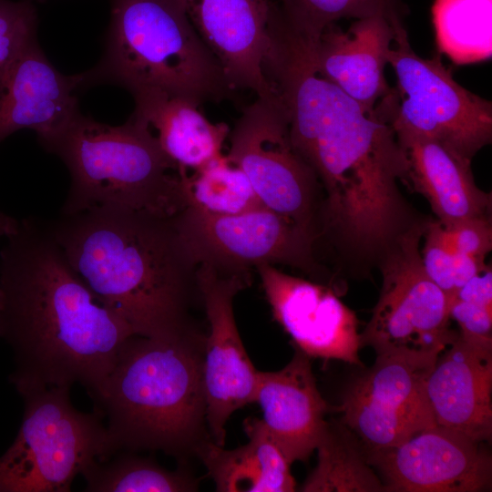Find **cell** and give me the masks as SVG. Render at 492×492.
I'll list each match as a JSON object with an SVG mask.
<instances>
[{"instance_id":"cell-14","label":"cell","mask_w":492,"mask_h":492,"mask_svg":"<svg viewBox=\"0 0 492 492\" xmlns=\"http://www.w3.org/2000/svg\"><path fill=\"white\" fill-rule=\"evenodd\" d=\"M274 319L310 358L363 366L355 313L331 286L289 275L271 264L256 267Z\"/></svg>"},{"instance_id":"cell-8","label":"cell","mask_w":492,"mask_h":492,"mask_svg":"<svg viewBox=\"0 0 492 492\" xmlns=\"http://www.w3.org/2000/svg\"><path fill=\"white\" fill-rule=\"evenodd\" d=\"M429 220L403 233L378 262L383 284L361 348L376 355H439L458 333L449 328L447 295L426 275L419 251Z\"/></svg>"},{"instance_id":"cell-24","label":"cell","mask_w":492,"mask_h":492,"mask_svg":"<svg viewBox=\"0 0 492 492\" xmlns=\"http://www.w3.org/2000/svg\"><path fill=\"white\" fill-rule=\"evenodd\" d=\"M432 17L438 50L454 63L491 56L492 0H435Z\"/></svg>"},{"instance_id":"cell-9","label":"cell","mask_w":492,"mask_h":492,"mask_svg":"<svg viewBox=\"0 0 492 492\" xmlns=\"http://www.w3.org/2000/svg\"><path fill=\"white\" fill-rule=\"evenodd\" d=\"M226 155L247 176L261 203L318 240L321 186L293 149L278 96L257 97L230 131Z\"/></svg>"},{"instance_id":"cell-33","label":"cell","mask_w":492,"mask_h":492,"mask_svg":"<svg viewBox=\"0 0 492 492\" xmlns=\"http://www.w3.org/2000/svg\"><path fill=\"white\" fill-rule=\"evenodd\" d=\"M16 222V219L0 211V226L13 228L15 226Z\"/></svg>"},{"instance_id":"cell-25","label":"cell","mask_w":492,"mask_h":492,"mask_svg":"<svg viewBox=\"0 0 492 492\" xmlns=\"http://www.w3.org/2000/svg\"><path fill=\"white\" fill-rule=\"evenodd\" d=\"M179 173L186 206L219 215L263 206L245 173L227 156L221 155L191 175Z\"/></svg>"},{"instance_id":"cell-32","label":"cell","mask_w":492,"mask_h":492,"mask_svg":"<svg viewBox=\"0 0 492 492\" xmlns=\"http://www.w3.org/2000/svg\"><path fill=\"white\" fill-rule=\"evenodd\" d=\"M453 299L492 310V271L490 266L457 289L449 301Z\"/></svg>"},{"instance_id":"cell-31","label":"cell","mask_w":492,"mask_h":492,"mask_svg":"<svg viewBox=\"0 0 492 492\" xmlns=\"http://www.w3.org/2000/svg\"><path fill=\"white\" fill-rule=\"evenodd\" d=\"M449 318L456 322L460 338L492 344V310L453 299L449 301Z\"/></svg>"},{"instance_id":"cell-26","label":"cell","mask_w":492,"mask_h":492,"mask_svg":"<svg viewBox=\"0 0 492 492\" xmlns=\"http://www.w3.org/2000/svg\"><path fill=\"white\" fill-rule=\"evenodd\" d=\"M89 492H183L197 489V481L183 469L170 471L134 456L114 455L97 461L82 475Z\"/></svg>"},{"instance_id":"cell-15","label":"cell","mask_w":492,"mask_h":492,"mask_svg":"<svg viewBox=\"0 0 492 492\" xmlns=\"http://www.w3.org/2000/svg\"><path fill=\"white\" fill-rule=\"evenodd\" d=\"M220 64L231 89L276 96L264 72L274 4L269 0H178Z\"/></svg>"},{"instance_id":"cell-13","label":"cell","mask_w":492,"mask_h":492,"mask_svg":"<svg viewBox=\"0 0 492 492\" xmlns=\"http://www.w3.org/2000/svg\"><path fill=\"white\" fill-rule=\"evenodd\" d=\"M387 491L478 492L491 488L485 442L436 425L385 448L364 449Z\"/></svg>"},{"instance_id":"cell-23","label":"cell","mask_w":492,"mask_h":492,"mask_svg":"<svg viewBox=\"0 0 492 492\" xmlns=\"http://www.w3.org/2000/svg\"><path fill=\"white\" fill-rule=\"evenodd\" d=\"M316 450V467L301 491H387L379 475L367 462L363 444L340 420L327 421Z\"/></svg>"},{"instance_id":"cell-1","label":"cell","mask_w":492,"mask_h":492,"mask_svg":"<svg viewBox=\"0 0 492 492\" xmlns=\"http://www.w3.org/2000/svg\"><path fill=\"white\" fill-rule=\"evenodd\" d=\"M0 251V340L16 390L81 384L93 398L132 327L75 272L50 225L17 220Z\"/></svg>"},{"instance_id":"cell-7","label":"cell","mask_w":492,"mask_h":492,"mask_svg":"<svg viewBox=\"0 0 492 492\" xmlns=\"http://www.w3.org/2000/svg\"><path fill=\"white\" fill-rule=\"evenodd\" d=\"M394 26V48L387 63L394 68L398 94L393 90L378 108L393 129H403L439 142L471 162L492 139V104L460 86L440 55L430 59L412 48L402 20Z\"/></svg>"},{"instance_id":"cell-19","label":"cell","mask_w":492,"mask_h":492,"mask_svg":"<svg viewBox=\"0 0 492 492\" xmlns=\"http://www.w3.org/2000/svg\"><path fill=\"white\" fill-rule=\"evenodd\" d=\"M394 36L393 24L381 15L356 19L347 31L332 24L311 48L313 67L372 115L392 91L384 67Z\"/></svg>"},{"instance_id":"cell-20","label":"cell","mask_w":492,"mask_h":492,"mask_svg":"<svg viewBox=\"0 0 492 492\" xmlns=\"http://www.w3.org/2000/svg\"><path fill=\"white\" fill-rule=\"evenodd\" d=\"M393 130L407 159V179L426 198L437 220L450 226L466 219L490 217L491 194L476 184L471 162L436 140Z\"/></svg>"},{"instance_id":"cell-34","label":"cell","mask_w":492,"mask_h":492,"mask_svg":"<svg viewBox=\"0 0 492 492\" xmlns=\"http://www.w3.org/2000/svg\"><path fill=\"white\" fill-rule=\"evenodd\" d=\"M15 227L8 228V227L0 226V237H5L7 234H9L14 230Z\"/></svg>"},{"instance_id":"cell-21","label":"cell","mask_w":492,"mask_h":492,"mask_svg":"<svg viewBox=\"0 0 492 492\" xmlns=\"http://www.w3.org/2000/svg\"><path fill=\"white\" fill-rule=\"evenodd\" d=\"M130 118L144 125L179 170L195 171L222 155L230 134L226 123L208 120L192 102L164 93L133 96Z\"/></svg>"},{"instance_id":"cell-12","label":"cell","mask_w":492,"mask_h":492,"mask_svg":"<svg viewBox=\"0 0 492 492\" xmlns=\"http://www.w3.org/2000/svg\"><path fill=\"white\" fill-rule=\"evenodd\" d=\"M198 285L207 319L203 383L207 426L212 441L224 446L230 416L254 403L258 372L241 339L233 312L237 293L251 284V275L221 272L200 264Z\"/></svg>"},{"instance_id":"cell-11","label":"cell","mask_w":492,"mask_h":492,"mask_svg":"<svg viewBox=\"0 0 492 492\" xmlns=\"http://www.w3.org/2000/svg\"><path fill=\"white\" fill-rule=\"evenodd\" d=\"M438 355H376L374 364L344 391L333 407L364 449L399 445L436 425L426 378Z\"/></svg>"},{"instance_id":"cell-17","label":"cell","mask_w":492,"mask_h":492,"mask_svg":"<svg viewBox=\"0 0 492 492\" xmlns=\"http://www.w3.org/2000/svg\"><path fill=\"white\" fill-rule=\"evenodd\" d=\"M426 393L437 425L490 441L492 344L468 342L457 334L432 367Z\"/></svg>"},{"instance_id":"cell-28","label":"cell","mask_w":492,"mask_h":492,"mask_svg":"<svg viewBox=\"0 0 492 492\" xmlns=\"http://www.w3.org/2000/svg\"><path fill=\"white\" fill-rule=\"evenodd\" d=\"M37 15L28 0H0V76L36 40Z\"/></svg>"},{"instance_id":"cell-30","label":"cell","mask_w":492,"mask_h":492,"mask_svg":"<svg viewBox=\"0 0 492 492\" xmlns=\"http://www.w3.org/2000/svg\"><path fill=\"white\" fill-rule=\"evenodd\" d=\"M454 250L485 260L492 248V224L490 217L471 218L444 226Z\"/></svg>"},{"instance_id":"cell-16","label":"cell","mask_w":492,"mask_h":492,"mask_svg":"<svg viewBox=\"0 0 492 492\" xmlns=\"http://www.w3.org/2000/svg\"><path fill=\"white\" fill-rule=\"evenodd\" d=\"M78 87L79 76L61 74L34 41L0 76V143L24 128L39 143L63 130L80 112Z\"/></svg>"},{"instance_id":"cell-5","label":"cell","mask_w":492,"mask_h":492,"mask_svg":"<svg viewBox=\"0 0 492 492\" xmlns=\"http://www.w3.org/2000/svg\"><path fill=\"white\" fill-rule=\"evenodd\" d=\"M70 174L62 207L69 215L94 210H138L173 216L186 207L178 166L141 123L98 122L80 112L40 143Z\"/></svg>"},{"instance_id":"cell-18","label":"cell","mask_w":492,"mask_h":492,"mask_svg":"<svg viewBox=\"0 0 492 492\" xmlns=\"http://www.w3.org/2000/svg\"><path fill=\"white\" fill-rule=\"evenodd\" d=\"M254 403L288 462L306 461L316 450L333 411L320 394L310 357L296 348L292 360L276 372H258Z\"/></svg>"},{"instance_id":"cell-3","label":"cell","mask_w":492,"mask_h":492,"mask_svg":"<svg viewBox=\"0 0 492 492\" xmlns=\"http://www.w3.org/2000/svg\"><path fill=\"white\" fill-rule=\"evenodd\" d=\"M199 329L131 336L92 398L118 449L159 450L179 462L211 439L206 419L204 343Z\"/></svg>"},{"instance_id":"cell-27","label":"cell","mask_w":492,"mask_h":492,"mask_svg":"<svg viewBox=\"0 0 492 492\" xmlns=\"http://www.w3.org/2000/svg\"><path fill=\"white\" fill-rule=\"evenodd\" d=\"M280 9L292 30L313 46L323 31L342 18L381 15L402 20V0H280Z\"/></svg>"},{"instance_id":"cell-22","label":"cell","mask_w":492,"mask_h":492,"mask_svg":"<svg viewBox=\"0 0 492 492\" xmlns=\"http://www.w3.org/2000/svg\"><path fill=\"white\" fill-rule=\"evenodd\" d=\"M248 443L225 449L212 439L203 442L196 456L220 492H292L295 480L291 464L272 438L262 420L244 423Z\"/></svg>"},{"instance_id":"cell-2","label":"cell","mask_w":492,"mask_h":492,"mask_svg":"<svg viewBox=\"0 0 492 492\" xmlns=\"http://www.w3.org/2000/svg\"><path fill=\"white\" fill-rule=\"evenodd\" d=\"M138 210L61 215L51 231L69 263L137 335L168 338L197 329L190 310L201 300L199 264L178 224Z\"/></svg>"},{"instance_id":"cell-6","label":"cell","mask_w":492,"mask_h":492,"mask_svg":"<svg viewBox=\"0 0 492 492\" xmlns=\"http://www.w3.org/2000/svg\"><path fill=\"white\" fill-rule=\"evenodd\" d=\"M70 388L18 392L23 419L0 456V492H68L77 476L118 452L101 416L73 405Z\"/></svg>"},{"instance_id":"cell-10","label":"cell","mask_w":492,"mask_h":492,"mask_svg":"<svg viewBox=\"0 0 492 492\" xmlns=\"http://www.w3.org/2000/svg\"><path fill=\"white\" fill-rule=\"evenodd\" d=\"M177 224L196 262L230 274L251 275L261 264H283L314 280L326 279L316 259V238L294 222L259 207L232 215L186 206Z\"/></svg>"},{"instance_id":"cell-4","label":"cell","mask_w":492,"mask_h":492,"mask_svg":"<svg viewBox=\"0 0 492 492\" xmlns=\"http://www.w3.org/2000/svg\"><path fill=\"white\" fill-rule=\"evenodd\" d=\"M80 87L109 83L132 96L158 92L198 107L232 91L178 0H110L105 53Z\"/></svg>"},{"instance_id":"cell-29","label":"cell","mask_w":492,"mask_h":492,"mask_svg":"<svg viewBox=\"0 0 492 492\" xmlns=\"http://www.w3.org/2000/svg\"><path fill=\"white\" fill-rule=\"evenodd\" d=\"M421 258L426 275L450 300L456 292L454 254L448 232L439 220H428Z\"/></svg>"}]
</instances>
